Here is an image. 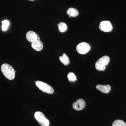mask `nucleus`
I'll return each mask as SVG.
<instances>
[{
  "label": "nucleus",
  "mask_w": 126,
  "mask_h": 126,
  "mask_svg": "<svg viewBox=\"0 0 126 126\" xmlns=\"http://www.w3.org/2000/svg\"><path fill=\"white\" fill-rule=\"evenodd\" d=\"M1 70L5 77L9 80H12L15 78V72L11 65L8 64H4L1 66Z\"/></svg>",
  "instance_id": "obj_1"
},
{
  "label": "nucleus",
  "mask_w": 126,
  "mask_h": 126,
  "mask_svg": "<svg viewBox=\"0 0 126 126\" xmlns=\"http://www.w3.org/2000/svg\"><path fill=\"white\" fill-rule=\"evenodd\" d=\"M110 61V58L108 56H104L100 58L95 63V67L98 71H104L106 66L108 64Z\"/></svg>",
  "instance_id": "obj_2"
},
{
  "label": "nucleus",
  "mask_w": 126,
  "mask_h": 126,
  "mask_svg": "<svg viewBox=\"0 0 126 126\" xmlns=\"http://www.w3.org/2000/svg\"><path fill=\"white\" fill-rule=\"evenodd\" d=\"M35 84L38 88L44 92L49 94H52L54 92V89L48 84L38 81L35 82Z\"/></svg>",
  "instance_id": "obj_3"
},
{
  "label": "nucleus",
  "mask_w": 126,
  "mask_h": 126,
  "mask_svg": "<svg viewBox=\"0 0 126 126\" xmlns=\"http://www.w3.org/2000/svg\"><path fill=\"white\" fill-rule=\"evenodd\" d=\"M34 117L39 124L42 126H49L50 122L43 113L40 111L36 112L34 113Z\"/></svg>",
  "instance_id": "obj_4"
},
{
  "label": "nucleus",
  "mask_w": 126,
  "mask_h": 126,
  "mask_svg": "<svg viewBox=\"0 0 126 126\" xmlns=\"http://www.w3.org/2000/svg\"><path fill=\"white\" fill-rule=\"evenodd\" d=\"M90 45L86 42H82L78 44L76 47L77 52L80 54H84L89 52L90 49Z\"/></svg>",
  "instance_id": "obj_5"
},
{
  "label": "nucleus",
  "mask_w": 126,
  "mask_h": 126,
  "mask_svg": "<svg viewBox=\"0 0 126 126\" xmlns=\"http://www.w3.org/2000/svg\"><path fill=\"white\" fill-rule=\"evenodd\" d=\"M99 29L102 31L105 32H109L112 30L113 27L111 24L107 21H103L100 23Z\"/></svg>",
  "instance_id": "obj_6"
},
{
  "label": "nucleus",
  "mask_w": 126,
  "mask_h": 126,
  "mask_svg": "<svg viewBox=\"0 0 126 126\" xmlns=\"http://www.w3.org/2000/svg\"><path fill=\"white\" fill-rule=\"evenodd\" d=\"M86 103L83 99H79L73 104V108L77 111H81L86 106Z\"/></svg>",
  "instance_id": "obj_7"
},
{
  "label": "nucleus",
  "mask_w": 126,
  "mask_h": 126,
  "mask_svg": "<svg viewBox=\"0 0 126 126\" xmlns=\"http://www.w3.org/2000/svg\"><path fill=\"white\" fill-rule=\"evenodd\" d=\"M26 38L28 41L32 43L38 40V36L35 32L33 31H29L28 32L26 33Z\"/></svg>",
  "instance_id": "obj_8"
},
{
  "label": "nucleus",
  "mask_w": 126,
  "mask_h": 126,
  "mask_svg": "<svg viewBox=\"0 0 126 126\" xmlns=\"http://www.w3.org/2000/svg\"><path fill=\"white\" fill-rule=\"evenodd\" d=\"M32 47L33 49L37 51H40L43 49V43L39 40L35 41L32 43Z\"/></svg>",
  "instance_id": "obj_9"
},
{
  "label": "nucleus",
  "mask_w": 126,
  "mask_h": 126,
  "mask_svg": "<svg viewBox=\"0 0 126 126\" xmlns=\"http://www.w3.org/2000/svg\"><path fill=\"white\" fill-rule=\"evenodd\" d=\"M96 88L98 90L104 93H109L111 89V86L109 85H98Z\"/></svg>",
  "instance_id": "obj_10"
},
{
  "label": "nucleus",
  "mask_w": 126,
  "mask_h": 126,
  "mask_svg": "<svg viewBox=\"0 0 126 126\" xmlns=\"http://www.w3.org/2000/svg\"><path fill=\"white\" fill-rule=\"evenodd\" d=\"M59 59L61 63L64 65H67L70 63L69 58L65 53L63 54L62 56H59Z\"/></svg>",
  "instance_id": "obj_11"
},
{
  "label": "nucleus",
  "mask_w": 126,
  "mask_h": 126,
  "mask_svg": "<svg viewBox=\"0 0 126 126\" xmlns=\"http://www.w3.org/2000/svg\"><path fill=\"white\" fill-rule=\"evenodd\" d=\"M67 14L71 17H76L78 15L79 12L77 9L74 8H70L68 9Z\"/></svg>",
  "instance_id": "obj_12"
},
{
  "label": "nucleus",
  "mask_w": 126,
  "mask_h": 126,
  "mask_svg": "<svg viewBox=\"0 0 126 126\" xmlns=\"http://www.w3.org/2000/svg\"><path fill=\"white\" fill-rule=\"evenodd\" d=\"M58 26L59 31L61 33L65 32L67 29V26L65 23L61 22L58 24Z\"/></svg>",
  "instance_id": "obj_13"
},
{
  "label": "nucleus",
  "mask_w": 126,
  "mask_h": 126,
  "mask_svg": "<svg viewBox=\"0 0 126 126\" xmlns=\"http://www.w3.org/2000/svg\"><path fill=\"white\" fill-rule=\"evenodd\" d=\"M67 78L69 81L70 82H75L77 81V77L72 72L69 73L67 75Z\"/></svg>",
  "instance_id": "obj_14"
},
{
  "label": "nucleus",
  "mask_w": 126,
  "mask_h": 126,
  "mask_svg": "<svg viewBox=\"0 0 126 126\" xmlns=\"http://www.w3.org/2000/svg\"><path fill=\"white\" fill-rule=\"evenodd\" d=\"M112 126H126V123L121 120H116L113 122Z\"/></svg>",
  "instance_id": "obj_15"
},
{
  "label": "nucleus",
  "mask_w": 126,
  "mask_h": 126,
  "mask_svg": "<svg viewBox=\"0 0 126 126\" xmlns=\"http://www.w3.org/2000/svg\"><path fill=\"white\" fill-rule=\"evenodd\" d=\"M2 29L3 31H6L8 29V26L9 25V22L8 20H5L2 21Z\"/></svg>",
  "instance_id": "obj_16"
},
{
  "label": "nucleus",
  "mask_w": 126,
  "mask_h": 126,
  "mask_svg": "<svg viewBox=\"0 0 126 126\" xmlns=\"http://www.w3.org/2000/svg\"><path fill=\"white\" fill-rule=\"evenodd\" d=\"M29 0L31 1H33L35 0Z\"/></svg>",
  "instance_id": "obj_17"
}]
</instances>
